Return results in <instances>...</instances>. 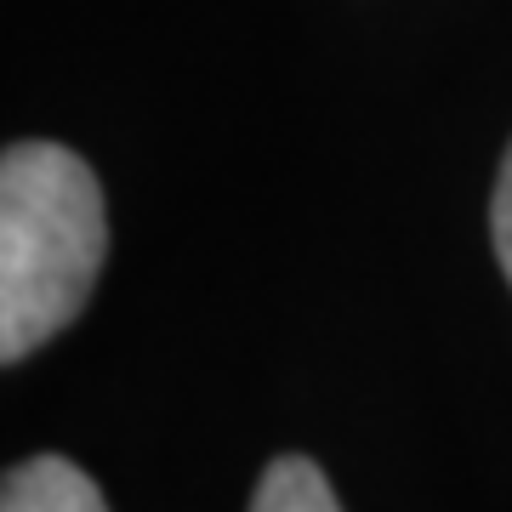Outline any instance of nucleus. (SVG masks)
Wrapping results in <instances>:
<instances>
[{
    "label": "nucleus",
    "mask_w": 512,
    "mask_h": 512,
    "mask_svg": "<svg viewBox=\"0 0 512 512\" xmlns=\"http://www.w3.org/2000/svg\"><path fill=\"white\" fill-rule=\"evenodd\" d=\"M109 256V217L92 165L57 143L0 154V359L52 342L86 308Z\"/></svg>",
    "instance_id": "obj_1"
},
{
    "label": "nucleus",
    "mask_w": 512,
    "mask_h": 512,
    "mask_svg": "<svg viewBox=\"0 0 512 512\" xmlns=\"http://www.w3.org/2000/svg\"><path fill=\"white\" fill-rule=\"evenodd\" d=\"M0 512H109V501L74 461L29 456L0 484Z\"/></svg>",
    "instance_id": "obj_2"
},
{
    "label": "nucleus",
    "mask_w": 512,
    "mask_h": 512,
    "mask_svg": "<svg viewBox=\"0 0 512 512\" xmlns=\"http://www.w3.org/2000/svg\"><path fill=\"white\" fill-rule=\"evenodd\" d=\"M251 512H342L330 478L319 473V461L308 456H279L268 461V473L251 495Z\"/></svg>",
    "instance_id": "obj_3"
},
{
    "label": "nucleus",
    "mask_w": 512,
    "mask_h": 512,
    "mask_svg": "<svg viewBox=\"0 0 512 512\" xmlns=\"http://www.w3.org/2000/svg\"><path fill=\"white\" fill-rule=\"evenodd\" d=\"M490 239H495V262L512 285V148L501 160V177H495V200H490Z\"/></svg>",
    "instance_id": "obj_4"
}]
</instances>
